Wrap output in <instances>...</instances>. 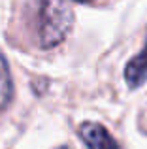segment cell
Returning a JSON list of instances; mask_svg holds the SVG:
<instances>
[{"instance_id": "4", "label": "cell", "mask_w": 147, "mask_h": 149, "mask_svg": "<svg viewBox=\"0 0 147 149\" xmlns=\"http://www.w3.org/2000/svg\"><path fill=\"white\" fill-rule=\"evenodd\" d=\"M11 98V76L6 58L0 55V111L8 106Z\"/></svg>"}, {"instance_id": "1", "label": "cell", "mask_w": 147, "mask_h": 149, "mask_svg": "<svg viewBox=\"0 0 147 149\" xmlns=\"http://www.w3.org/2000/svg\"><path fill=\"white\" fill-rule=\"evenodd\" d=\"M74 23L72 8L66 0H38L34 32L40 47H55L66 38Z\"/></svg>"}, {"instance_id": "3", "label": "cell", "mask_w": 147, "mask_h": 149, "mask_svg": "<svg viewBox=\"0 0 147 149\" xmlns=\"http://www.w3.org/2000/svg\"><path fill=\"white\" fill-rule=\"evenodd\" d=\"M125 77H126V83L132 89L140 87L141 83H145V79H147V45L140 55H136V57L126 64Z\"/></svg>"}, {"instance_id": "2", "label": "cell", "mask_w": 147, "mask_h": 149, "mask_svg": "<svg viewBox=\"0 0 147 149\" xmlns=\"http://www.w3.org/2000/svg\"><path fill=\"white\" fill-rule=\"evenodd\" d=\"M79 134L89 149H119V143L100 123H83Z\"/></svg>"}]
</instances>
